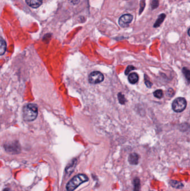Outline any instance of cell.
<instances>
[{"mask_svg":"<svg viewBox=\"0 0 190 191\" xmlns=\"http://www.w3.org/2000/svg\"><path fill=\"white\" fill-rule=\"evenodd\" d=\"M37 115L38 108L35 104H27L24 107L22 116L24 120L32 121L36 119Z\"/></svg>","mask_w":190,"mask_h":191,"instance_id":"obj_1","label":"cell"},{"mask_svg":"<svg viewBox=\"0 0 190 191\" xmlns=\"http://www.w3.org/2000/svg\"><path fill=\"white\" fill-rule=\"evenodd\" d=\"M89 181V178L85 175L80 174L73 177L66 185V190L73 191L82 183Z\"/></svg>","mask_w":190,"mask_h":191,"instance_id":"obj_2","label":"cell"},{"mask_svg":"<svg viewBox=\"0 0 190 191\" xmlns=\"http://www.w3.org/2000/svg\"><path fill=\"white\" fill-rule=\"evenodd\" d=\"M187 106V101L183 97H178L174 100L172 107L174 112L180 113L183 111Z\"/></svg>","mask_w":190,"mask_h":191,"instance_id":"obj_3","label":"cell"},{"mask_svg":"<svg viewBox=\"0 0 190 191\" xmlns=\"http://www.w3.org/2000/svg\"><path fill=\"white\" fill-rule=\"evenodd\" d=\"M104 75L101 72L94 71L89 75V82L91 84H98L103 81Z\"/></svg>","mask_w":190,"mask_h":191,"instance_id":"obj_4","label":"cell"},{"mask_svg":"<svg viewBox=\"0 0 190 191\" xmlns=\"http://www.w3.org/2000/svg\"><path fill=\"white\" fill-rule=\"evenodd\" d=\"M133 19V16L131 14H124L120 17L119 19V24L122 28L128 27L129 25L132 22Z\"/></svg>","mask_w":190,"mask_h":191,"instance_id":"obj_5","label":"cell"},{"mask_svg":"<svg viewBox=\"0 0 190 191\" xmlns=\"http://www.w3.org/2000/svg\"><path fill=\"white\" fill-rule=\"evenodd\" d=\"M5 150L10 153L17 154L20 151V146L18 143H13L4 146Z\"/></svg>","mask_w":190,"mask_h":191,"instance_id":"obj_6","label":"cell"},{"mask_svg":"<svg viewBox=\"0 0 190 191\" xmlns=\"http://www.w3.org/2000/svg\"><path fill=\"white\" fill-rule=\"evenodd\" d=\"M140 159V155L136 153H133L128 157V162L131 165H137Z\"/></svg>","mask_w":190,"mask_h":191,"instance_id":"obj_7","label":"cell"},{"mask_svg":"<svg viewBox=\"0 0 190 191\" xmlns=\"http://www.w3.org/2000/svg\"><path fill=\"white\" fill-rule=\"evenodd\" d=\"M166 17V15L165 13H161V14L158 16L157 20L156 21L155 23H154V25H153V27H154V28H157L160 27L162 24L163 23V22L165 20Z\"/></svg>","mask_w":190,"mask_h":191,"instance_id":"obj_8","label":"cell"},{"mask_svg":"<svg viewBox=\"0 0 190 191\" xmlns=\"http://www.w3.org/2000/svg\"><path fill=\"white\" fill-rule=\"evenodd\" d=\"M26 2L33 8H37L42 4V0H26Z\"/></svg>","mask_w":190,"mask_h":191,"instance_id":"obj_9","label":"cell"},{"mask_svg":"<svg viewBox=\"0 0 190 191\" xmlns=\"http://www.w3.org/2000/svg\"><path fill=\"white\" fill-rule=\"evenodd\" d=\"M128 81L131 84H135L139 80V75L136 73H132L128 75Z\"/></svg>","mask_w":190,"mask_h":191,"instance_id":"obj_10","label":"cell"},{"mask_svg":"<svg viewBox=\"0 0 190 191\" xmlns=\"http://www.w3.org/2000/svg\"><path fill=\"white\" fill-rule=\"evenodd\" d=\"M169 184L171 185V186L177 189H181L183 187V184L181 182H178L177 181L171 180L169 181Z\"/></svg>","mask_w":190,"mask_h":191,"instance_id":"obj_11","label":"cell"},{"mask_svg":"<svg viewBox=\"0 0 190 191\" xmlns=\"http://www.w3.org/2000/svg\"><path fill=\"white\" fill-rule=\"evenodd\" d=\"M6 50V44L2 37H1L0 40V54L2 55Z\"/></svg>","mask_w":190,"mask_h":191,"instance_id":"obj_12","label":"cell"},{"mask_svg":"<svg viewBox=\"0 0 190 191\" xmlns=\"http://www.w3.org/2000/svg\"><path fill=\"white\" fill-rule=\"evenodd\" d=\"M182 73L184 75L185 77L189 84L190 83V70L187 67H183L182 68Z\"/></svg>","mask_w":190,"mask_h":191,"instance_id":"obj_13","label":"cell"},{"mask_svg":"<svg viewBox=\"0 0 190 191\" xmlns=\"http://www.w3.org/2000/svg\"><path fill=\"white\" fill-rule=\"evenodd\" d=\"M133 185H134V191H140L141 188V183L140 179L139 178L136 177L133 181Z\"/></svg>","mask_w":190,"mask_h":191,"instance_id":"obj_14","label":"cell"},{"mask_svg":"<svg viewBox=\"0 0 190 191\" xmlns=\"http://www.w3.org/2000/svg\"><path fill=\"white\" fill-rule=\"evenodd\" d=\"M153 95L155 97L161 99L163 97V92L162 90H157L153 92Z\"/></svg>","mask_w":190,"mask_h":191,"instance_id":"obj_15","label":"cell"},{"mask_svg":"<svg viewBox=\"0 0 190 191\" xmlns=\"http://www.w3.org/2000/svg\"><path fill=\"white\" fill-rule=\"evenodd\" d=\"M118 98L120 104H124L127 102V100L125 99L124 95H123L122 93H119L118 94Z\"/></svg>","mask_w":190,"mask_h":191,"instance_id":"obj_16","label":"cell"},{"mask_svg":"<svg viewBox=\"0 0 190 191\" xmlns=\"http://www.w3.org/2000/svg\"><path fill=\"white\" fill-rule=\"evenodd\" d=\"M144 77H145V86L148 88L152 87L153 83L150 81L148 75H144Z\"/></svg>","mask_w":190,"mask_h":191,"instance_id":"obj_17","label":"cell"},{"mask_svg":"<svg viewBox=\"0 0 190 191\" xmlns=\"http://www.w3.org/2000/svg\"><path fill=\"white\" fill-rule=\"evenodd\" d=\"M159 6V1L158 0H152L151 2V8L152 10H154L158 7Z\"/></svg>","mask_w":190,"mask_h":191,"instance_id":"obj_18","label":"cell"},{"mask_svg":"<svg viewBox=\"0 0 190 191\" xmlns=\"http://www.w3.org/2000/svg\"><path fill=\"white\" fill-rule=\"evenodd\" d=\"M145 0H141V2H140V11H139L140 15H141L142 12L143 11V10H144V9L145 8Z\"/></svg>","mask_w":190,"mask_h":191,"instance_id":"obj_19","label":"cell"},{"mask_svg":"<svg viewBox=\"0 0 190 191\" xmlns=\"http://www.w3.org/2000/svg\"><path fill=\"white\" fill-rule=\"evenodd\" d=\"M135 69H136V68L134 66H131V65H129V66H128L127 67V68H126V69L125 71V75H128L131 71L135 70Z\"/></svg>","mask_w":190,"mask_h":191,"instance_id":"obj_20","label":"cell"},{"mask_svg":"<svg viewBox=\"0 0 190 191\" xmlns=\"http://www.w3.org/2000/svg\"><path fill=\"white\" fill-rule=\"evenodd\" d=\"M166 94H167V96L169 97H172L175 94V91L173 88H169V89L167 90Z\"/></svg>","mask_w":190,"mask_h":191,"instance_id":"obj_21","label":"cell"},{"mask_svg":"<svg viewBox=\"0 0 190 191\" xmlns=\"http://www.w3.org/2000/svg\"><path fill=\"white\" fill-rule=\"evenodd\" d=\"M71 4H78L80 0H69Z\"/></svg>","mask_w":190,"mask_h":191,"instance_id":"obj_22","label":"cell"},{"mask_svg":"<svg viewBox=\"0 0 190 191\" xmlns=\"http://www.w3.org/2000/svg\"><path fill=\"white\" fill-rule=\"evenodd\" d=\"M187 33H188V35H189L190 37V28L188 30V32H187Z\"/></svg>","mask_w":190,"mask_h":191,"instance_id":"obj_23","label":"cell"},{"mask_svg":"<svg viewBox=\"0 0 190 191\" xmlns=\"http://www.w3.org/2000/svg\"><path fill=\"white\" fill-rule=\"evenodd\" d=\"M10 191V190H9L8 188H5V189L4 190V191Z\"/></svg>","mask_w":190,"mask_h":191,"instance_id":"obj_24","label":"cell"}]
</instances>
